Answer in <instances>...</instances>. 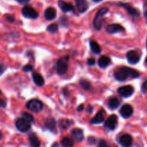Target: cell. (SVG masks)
Instances as JSON below:
<instances>
[{"instance_id": "6da1fadb", "label": "cell", "mask_w": 147, "mask_h": 147, "mask_svg": "<svg viewBox=\"0 0 147 147\" xmlns=\"http://www.w3.org/2000/svg\"><path fill=\"white\" fill-rule=\"evenodd\" d=\"M129 77L136 78L139 77V73L137 70L128 67H121L118 69L114 73V78L119 81H123Z\"/></svg>"}, {"instance_id": "7a4b0ae2", "label": "cell", "mask_w": 147, "mask_h": 147, "mask_svg": "<svg viewBox=\"0 0 147 147\" xmlns=\"http://www.w3.org/2000/svg\"><path fill=\"white\" fill-rule=\"evenodd\" d=\"M109 8H107V7H103V8L99 9V11H98L94 20H93V27H94V28L96 30H99L101 29L102 25H103V17H104L105 14L106 13L109 12Z\"/></svg>"}, {"instance_id": "3957f363", "label": "cell", "mask_w": 147, "mask_h": 147, "mask_svg": "<svg viewBox=\"0 0 147 147\" xmlns=\"http://www.w3.org/2000/svg\"><path fill=\"white\" fill-rule=\"evenodd\" d=\"M68 60H69V56H65V57H62L57 60V73L59 75H63L67 72V68H68Z\"/></svg>"}, {"instance_id": "277c9868", "label": "cell", "mask_w": 147, "mask_h": 147, "mask_svg": "<svg viewBox=\"0 0 147 147\" xmlns=\"http://www.w3.org/2000/svg\"><path fill=\"white\" fill-rule=\"evenodd\" d=\"M26 107L30 111L34 112V113H39L42 110L43 104L40 100L37 99H32L27 102Z\"/></svg>"}, {"instance_id": "5b68a950", "label": "cell", "mask_w": 147, "mask_h": 147, "mask_svg": "<svg viewBox=\"0 0 147 147\" xmlns=\"http://www.w3.org/2000/svg\"><path fill=\"white\" fill-rule=\"evenodd\" d=\"M15 126L20 132H27L31 126V122L24 118L18 119L15 122Z\"/></svg>"}, {"instance_id": "8992f818", "label": "cell", "mask_w": 147, "mask_h": 147, "mask_svg": "<svg viewBox=\"0 0 147 147\" xmlns=\"http://www.w3.org/2000/svg\"><path fill=\"white\" fill-rule=\"evenodd\" d=\"M22 13L23 16L27 17V18L36 19L38 17V12L31 6L27 5L23 7Z\"/></svg>"}, {"instance_id": "52a82bcc", "label": "cell", "mask_w": 147, "mask_h": 147, "mask_svg": "<svg viewBox=\"0 0 147 147\" xmlns=\"http://www.w3.org/2000/svg\"><path fill=\"white\" fill-rule=\"evenodd\" d=\"M118 124V117L116 115H111L107 119L105 122V127L111 131L114 130Z\"/></svg>"}, {"instance_id": "ba28073f", "label": "cell", "mask_w": 147, "mask_h": 147, "mask_svg": "<svg viewBox=\"0 0 147 147\" xmlns=\"http://www.w3.org/2000/svg\"><path fill=\"white\" fill-rule=\"evenodd\" d=\"M134 88L131 86H124L118 88V93L120 96L127 98L131 96L134 93Z\"/></svg>"}, {"instance_id": "9c48e42d", "label": "cell", "mask_w": 147, "mask_h": 147, "mask_svg": "<svg viewBox=\"0 0 147 147\" xmlns=\"http://www.w3.org/2000/svg\"><path fill=\"white\" fill-rule=\"evenodd\" d=\"M126 58L131 64H136L140 60V55L135 50H130L126 54Z\"/></svg>"}, {"instance_id": "30bf717a", "label": "cell", "mask_w": 147, "mask_h": 147, "mask_svg": "<svg viewBox=\"0 0 147 147\" xmlns=\"http://www.w3.org/2000/svg\"><path fill=\"white\" fill-rule=\"evenodd\" d=\"M134 109L131 105L125 104L121 107L120 110V114L124 119H128L133 114Z\"/></svg>"}, {"instance_id": "8fae6325", "label": "cell", "mask_w": 147, "mask_h": 147, "mask_svg": "<svg viewBox=\"0 0 147 147\" xmlns=\"http://www.w3.org/2000/svg\"><path fill=\"white\" fill-rule=\"evenodd\" d=\"M119 5L120 6V7L124 8L130 15L134 16V17H139V16L140 15V12H139V10H138L137 9L134 8V7H132V6L129 5V4H126V3H119Z\"/></svg>"}, {"instance_id": "7c38bea8", "label": "cell", "mask_w": 147, "mask_h": 147, "mask_svg": "<svg viewBox=\"0 0 147 147\" xmlns=\"http://www.w3.org/2000/svg\"><path fill=\"white\" fill-rule=\"evenodd\" d=\"M104 109H100L97 114L93 118L91 121H90V124H98V123L103 122L105 119V114H106Z\"/></svg>"}, {"instance_id": "4fadbf2b", "label": "cell", "mask_w": 147, "mask_h": 147, "mask_svg": "<svg viewBox=\"0 0 147 147\" xmlns=\"http://www.w3.org/2000/svg\"><path fill=\"white\" fill-rule=\"evenodd\" d=\"M106 30L109 34H113L119 32L124 31V28L119 24H111L106 27Z\"/></svg>"}, {"instance_id": "5bb4252c", "label": "cell", "mask_w": 147, "mask_h": 147, "mask_svg": "<svg viewBox=\"0 0 147 147\" xmlns=\"http://www.w3.org/2000/svg\"><path fill=\"white\" fill-rule=\"evenodd\" d=\"M58 6L60 9L63 12H68V11H73L74 10V7L71 3L66 2L63 0H60L58 1Z\"/></svg>"}, {"instance_id": "9a60e30c", "label": "cell", "mask_w": 147, "mask_h": 147, "mask_svg": "<svg viewBox=\"0 0 147 147\" xmlns=\"http://www.w3.org/2000/svg\"><path fill=\"white\" fill-rule=\"evenodd\" d=\"M71 135L73 139L78 142H80L84 139L83 131L80 129H75L71 131Z\"/></svg>"}, {"instance_id": "2e32d148", "label": "cell", "mask_w": 147, "mask_h": 147, "mask_svg": "<svg viewBox=\"0 0 147 147\" xmlns=\"http://www.w3.org/2000/svg\"><path fill=\"white\" fill-rule=\"evenodd\" d=\"M76 4L79 12L83 13L88 8L87 0H76Z\"/></svg>"}, {"instance_id": "e0dca14e", "label": "cell", "mask_w": 147, "mask_h": 147, "mask_svg": "<svg viewBox=\"0 0 147 147\" xmlns=\"http://www.w3.org/2000/svg\"><path fill=\"white\" fill-rule=\"evenodd\" d=\"M45 18L47 20H54L57 15V11L53 7H48L45 9L44 13Z\"/></svg>"}, {"instance_id": "ac0fdd59", "label": "cell", "mask_w": 147, "mask_h": 147, "mask_svg": "<svg viewBox=\"0 0 147 147\" xmlns=\"http://www.w3.org/2000/svg\"><path fill=\"white\" fill-rule=\"evenodd\" d=\"M132 137L129 134H123L119 139V143L123 146H130L132 144Z\"/></svg>"}, {"instance_id": "d6986e66", "label": "cell", "mask_w": 147, "mask_h": 147, "mask_svg": "<svg viewBox=\"0 0 147 147\" xmlns=\"http://www.w3.org/2000/svg\"><path fill=\"white\" fill-rule=\"evenodd\" d=\"M32 79L34 83H35L37 86H42L44 85L45 80L43 78L42 76L40 74L37 73H32Z\"/></svg>"}, {"instance_id": "ffe728a7", "label": "cell", "mask_w": 147, "mask_h": 147, "mask_svg": "<svg viewBox=\"0 0 147 147\" xmlns=\"http://www.w3.org/2000/svg\"><path fill=\"white\" fill-rule=\"evenodd\" d=\"M28 140L32 146L38 147L40 146V140H39L37 136H36V134H31L29 136Z\"/></svg>"}, {"instance_id": "44dd1931", "label": "cell", "mask_w": 147, "mask_h": 147, "mask_svg": "<svg viewBox=\"0 0 147 147\" xmlns=\"http://www.w3.org/2000/svg\"><path fill=\"white\" fill-rule=\"evenodd\" d=\"M111 63V59L108 56L103 55L99 58L98 65L102 68H105Z\"/></svg>"}, {"instance_id": "7402d4cb", "label": "cell", "mask_w": 147, "mask_h": 147, "mask_svg": "<svg viewBox=\"0 0 147 147\" xmlns=\"http://www.w3.org/2000/svg\"><path fill=\"white\" fill-rule=\"evenodd\" d=\"M120 105V101L116 97H111L109 100V106L111 109H116Z\"/></svg>"}, {"instance_id": "603a6c76", "label": "cell", "mask_w": 147, "mask_h": 147, "mask_svg": "<svg viewBox=\"0 0 147 147\" xmlns=\"http://www.w3.org/2000/svg\"><path fill=\"white\" fill-rule=\"evenodd\" d=\"M90 47L92 51H93L95 54H99V53L101 52L100 46L99 45V44L97 42L94 41V40H90Z\"/></svg>"}, {"instance_id": "cb8c5ba5", "label": "cell", "mask_w": 147, "mask_h": 147, "mask_svg": "<svg viewBox=\"0 0 147 147\" xmlns=\"http://www.w3.org/2000/svg\"><path fill=\"white\" fill-rule=\"evenodd\" d=\"M45 126L50 131H54L56 127V121L54 119H47L45 122Z\"/></svg>"}, {"instance_id": "d4e9b609", "label": "cell", "mask_w": 147, "mask_h": 147, "mask_svg": "<svg viewBox=\"0 0 147 147\" xmlns=\"http://www.w3.org/2000/svg\"><path fill=\"white\" fill-rule=\"evenodd\" d=\"M61 144L64 146L69 147V146H73V142L70 139H69V138L67 137H65V138H63V139H62Z\"/></svg>"}, {"instance_id": "484cf974", "label": "cell", "mask_w": 147, "mask_h": 147, "mask_svg": "<svg viewBox=\"0 0 147 147\" xmlns=\"http://www.w3.org/2000/svg\"><path fill=\"white\" fill-rule=\"evenodd\" d=\"M47 30L51 33H55L56 32H57V30H58V26H57V24H55V23H53V24H50V25L47 27Z\"/></svg>"}, {"instance_id": "4316f807", "label": "cell", "mask_w": 147, "mask_h": 147, "mask_svg": "<svg viewBox=\"0 0 147 147\" xmlns=\"http://www.w3.org/2000/svg\"><path fill=\"white\" fill-rule=\"evenodd\" d=\"M80 85L84 90H88L90 88V83L87 80H81L80 82Z\"/></svg>"}, {"instance_id": "83f0119b", "label": "cell", "mask_w": 147, "mask_h": 147, "mask_svg": "<svg viewBox=\"0 0 147 147\" xmlns=\"http://www.w3.org/2000/svg\"><path fill=\"white\" fill-rule=\"evenodd\" d=\"M22 117L24 118V119H27L28 121H30L31 123L34 122V117H33L32 115L30 114V113H27V112H24V113H22Z\"/></svg>"}, {"instance_id": "f1b7e54d", "label": "cell", "mask_w": 147, "mask_h": 147, "mask_svg": "<svg viewBox=\"0 0 147 147\" xmlns=\"http://www.w3.org/2000/svg\"><path fill=\"white\" fill-rule=\"evenodd\" d=\"M22 70L24 72H25V73H27V72H32L33 70L32 65H29V64L26 65H24V67H23Z\"/></svg>"}, {"instance_id": "f546056e", "label": "cell", "mask_w": 147, "mask_h": 147, "mask_svg": "<svg viewBox=\"0 0 147 147\" xmlns=\"http://www.w3.org/2000/svg\"><path fill=\"white\" fill-rule=\"evenodd\" d=\"M62 127L64 129H67L69 126H70V121L68 120H62L61 123H60Z\"/></svg>"}, {"instance_id": "4dcf8cb0", "label": "cell", "mask_w": 147, "mask_h": 147, "mask_svg": "<svg viewBox=\"0 0 147 147\" xmlns=\"http://www.w3.org/2000/svg\"><path fill=\"white\" fill-rule=\"evenodd\" d=\"M87 63L88 65H90V66L94 65L95 63H96V60H95L94 58H92V57L91 58H89L88 60Z\"/></svg>"}, {"instance_id": "1f68e13d", "label": "cell", "mask_w": 147, "mask_h": 147, "mask_svg": "<svg viewBox=\"0 0 147 147\" xmlns=\"http://www.w3.org/2000/svg\"><path fill=\"white\" fill-rule=\"evenodd\" d=\"M142 90H143V91L147 92V79L142 84Z\"/></svg>"}, {"instance_id": "d6a6232c", "label": "cell", "mask_w": 147, "mask_h": 147, "mask_svg": "<svg viewBox=\"0 0 147 147\" xmlns=\"http://www.w3.org/2000/svg\"><path fill=\"white\" fill-rule=\"evenodd\" d=\"M14 17H11V16H7V17H6V20L8 22H13L14 21Z\"/></svg>"}, {"instance_id": "836d02e7", "label": "cell", "mask_w": 147, "mask_h": 147, "mask_svg": "<svg viewBox=\"0 0 147 147\" xmlns=\"http://www.w3.org/2000/svg\"><path fill=\"white\" fill-rule=\"evenodd\" d=\"M16 1L21 4H25L27 3H28L30 0H16Z\"/></svg>"}, {"instance_id": "e575fe53", "label": "cell", "mask_w": 147, "mask_h": 147, "mask_svg": "<svg viewBox=\"0 0 147 147\" xmlns=\"http://www.w3.org/2000/svg\"><path fill=\"white\" fill-rule=\"evenodd\" d=\"M98 146H107V144L106 143L105 141H100L98 144Z\"/></svg>"}, {"instance_id": "d590c367", "label": "cell", "mask_w": 147, "mask_h": 147, "mask_svg": "<svg viewBox=\"0 0 147 147\" xmlns=\"http://www.w3.org/2000/svg\"><path fill=\"white\" fill-rule=\"evenodd\" d=\"M93 106H91L90 105H88L87 109V111L88 112V113H92V112H93Z\"/></svg>"}, {"instance_id": "8d00e7d4", "label": "cell", "mask_w": 147, "mask_h": 147, "mask_svg": "<svg viewBox=\"0 0 147 147\" xmlns=\"http://www.w3.org/2000/svg\"><path fill=\"white\" fill-rule=\"evenodd\" d=\"M83 109H84V106H83V104H81L80 105V106H78V107L77 109V111H82L83 110Z\"/></svg>"}, {"instance_id": "74e56055", "label": "cell", "mask_w": 147, "mask_h": 147, "mask_svg": "<svg viewBox=\"0 0 147 147\" xmlns=\"http://www.w3.org/2000/svg\"><path fill=\"white\" fill-rule=\"evenodd\" d=\"M0 101H1V108H4V106H6V104H5V103H4V100H0Z\"/></svg>"}, {"instance_id": "f35d334b", "label": "cell", "mask_w": 147, "mask_h": 147, "mask_svg": "<svg viewBox=\"0 0 147 147\" xmlns=\"http://www.w3.org/2000/svg\"><path fill=\"white\" fill-rule=\"evenodd\" d=\"M4 65H3V64L1 63V74H2L3 72H4Z\"/></svg>"}, {"instance_id": "ab89813d", "label": "cell", "mask_w": 147, "mask_h": 147, "mask_svg": "<svg viewBox=\"0 0 147 147\" xmlns=\"http://www.w3.org/2000/svg\"><path fill=\"white\" fill-rule=\"evenodd\" d=\"M93 1H94L95 2H99V1H100L101 0H93Z\"/></svg>"}, {"instance_id": "60d3db41", "label": "cell", "mask_w": 147, "mask_h": 147, "mask_svg": "<svg viewBox=\"0 0 147 147\" xmlns=\"http://www.w3.org/2000/svg\"><path fill=\"white\" fill-rule=\"evenodd\" d=\"M145 17H146L147 18V11H146V12H145Z\"/></svg>"}, {"instance_id": "b9f144b4", "label": "cell", "mask_w": 147, "mask_h": 147, "mask_svg": "<svg viewBox=\"0 0 147 147\" xmlns=\"http://www.w3.org/2000/svg\"><path fill=\"white\" fill-rule=\"evenodd\" d=\"M145 61H146V65H147V57H146V60H145Z\"/></svg>"}]
</instances>
